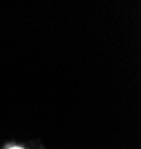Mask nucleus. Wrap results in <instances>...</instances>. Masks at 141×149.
Returning <instances> with one entry per match:
<instances>
[{
	"mask_svg": "<svg viewBox=\"0 0 141 149\" xmlns=\"http://www.w3.org/2000/svg\"><path fill=\"white\" fill-rule=\"evenodd\" d=\"M9 149H22V148H18V146H14V148H9Z\"/></svg>",
	"mask_w": 141,
	"mask_h": 149,
	"instance_id": "obj_1",
	"label": "nucleus"
}]
</instances>
